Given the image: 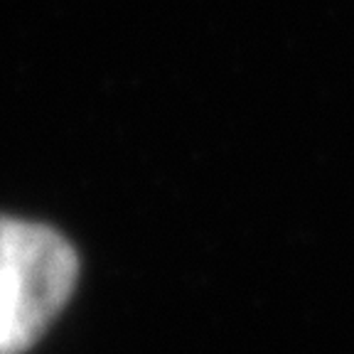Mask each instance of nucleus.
I'll use <instances>...</instances> for the list:
<instances>
[{
  "label": "nucleus",
  "instance_id": "1",
  "mask_svg": "<svg viewBox=\"0 0 354 354\" xmlns=\"http://www.w3.org/2000/svg\"><path fill=\"white\" fill-rule=\"evenodd\" d=\"M79 261L59 232L0 216V354H22L72 295Z\"/></svg>",
  "mask_w": 354,
  "mask_h": 354
}]
</instances>
